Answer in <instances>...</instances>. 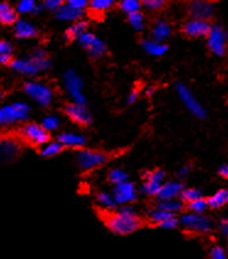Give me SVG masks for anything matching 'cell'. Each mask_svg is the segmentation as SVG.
Here are the masks:
<instances>
[{"label":"cell","instance_id":"obj_50","mask_svg":"<svg viewBox=\"0 0 228 259\" xmlns=\"http://www.w3.org/2000/svg\"><path fill=\"white\" fill-rule=\"evenodd\" d=\"M43 9H44L43 5L37 4V7L35 8V10H33V13H32V14H39V13H41V11H43Z\"/></svg>","mask_w":228,"mask_h":259},{"label":"cell","instance_id":"obj_10","mask_svg":"<svg viewBox=\"0 0 228 259\" xmlns=\"http://www.w3.org/2000/svg\"><path fill=\"white\" fill-rule=\"evenodd\" d=\"M117 205H129L138 197V190L132 182L127 181L124 183L114 186L112 193Z\"/></svg>","mask_w":228,"mask_h":259},{"label":"cell","instance_id":"obj_16","mask_svg":"<svg viewBox=\"0 0 228 259\" xmlns=\"http://www.w3.org/2000/svg\"><path fill=\"white\" fill-rule=\"evenodd\" d=\"M20 152V145L15 139H0V161L9 162L16 159Z\"/></svg>","mask_w":228,"mask_h":259},{"label":"cell","instance_id":"obj_36","mask_svg":"<svg viewBox=\"0 0 228 259\" xmlns=\"http://www.w3.org/2000/svg\"><path fill=\"white\" fill-rule=\"evenodd\" d=\"M13 47L9 42L0 41V64H10Z\"/></svg>","mask_w":228,"mask_h":259},{"label":"cell","instance_id":"obj_15","mask_svg":"<svg viewBox=\"0 0 228 259\" xmlns=\"http://www.w3.org/2000/svg\"><path fill=\"white\" fill-rule=\"evenodd\" d=\"M65 115H67L73 122L80 125H88L92 121V116L88 110L82 105L69 103L65 107Z\"/></svg>","mask_w":228,"mask_h":259},{"label":"cell","instance_id":"obj_5","mask_svg":"<svg viewBox=\"0 0 228 259\" xmlns=\"http://www.w3.org/2000/svg\"><path fill=\"white\" fill-rule=\"evenodd\" d=\"M176 91L177 95H178L179 99L182 101V103L184 105V107L192 113L193 116H195L196 118L204 119L206 117V111L202 107V105L199 102V99L194 96V93L190 91L189 87L185 86L182 82H178L176 85Z\"/></svg>","mask_w":228,"mask_h":259},{"label":"cell","instance_id":"obj_35","mask_svg":"<svg viewBox=\"0 0 228 259\" xmlns=\"http://www.w3.org/2000/svg\"><path fill=\"white\" fill-rule=\"evenodd\" d=\"M108 181L113 184V186H118V184L124 183L128 181V175L124 170L122 169H113L108 173Z\"/></svg>","mask_w":228,"mask_h":259},{"label":"cell","instance_id":"obj_33","mask_svg":"<svg viewBox=\"0 0 228 259\" xmlns=\"http://www.w3.org/2000/svg\"><path fill=\"white\" fill-rule=\"evenodd\" d=\"M63 147L64 146H63L58 140L50 141V143L44 144L43 146H42L41 153L43 156H45V158H53V156L59 155V153L63 151Z\"/></svg>","mask_w":228,"mask_h":259},{"label":"cell","instance_id":"obj_41","mask_svg":"<svg viewBox=\"0 0 228 259\" xmlns=\"http://www.w3.org/2000/svg\"><path fill=\"white\" fill-rule=\"evenodd\" d=\"M59 119L54 116H47L44 117L43 121H42V127L44 128L47 132H53V130L58 129L59 127Z\"/></svg>","mask_w":228,"mask_h":259},{"label":"cell","instance_id":"obj_51","mask_svg":"<svg viewBox=\"0 0 228 259\" xmlns=\"http://www.w3.org/2000/svg\"><path fill=\"white\" fill-rule=\"evenodd\" d=\"M155 87H149V89L146 90V93L147 95H152V93H155Z\"/></svg>","mask_w":228,"mask_h":259},{"label":"cell","instance_id":"obj_38","mask_svg":"<svg viewBox=\"0 0 228 259\" xmlns=\"http://www.w3.org/2000/svg\"><path fill=\"white\" fill-rule=\"evenodd\" d=\"M207 208H209L207 200L204 198L194 200L192 203H188V210H189V213H194V214H205Z\"/></svg>","mask_w":228,"mask_h":259},{"label":"cell","instance_id":"obj_3","mask_svg":"<svg viewBox=\"0 0 228 259\" xmlns=\"http://www.w3.org/2000/svg\"><path fill=\"white\" fill-rule=\"evenodd\" d=\"M179 225L185 231L194 233H207L212 230V220L205 214H194V213H185L179 219Z\"/></svg>","mask_w":228,"mask_h":259},{"label":"cell","instance_id":"obj_44","mask_svg":"<svg viewBox=\"0 0 228 259\" xmlns=\"http://www.w3.org/2000/svg\"><path fill=\"white\" fill-rule=\"evenodd\" d=\"M158 226L162 227V229H166V230H175L179 226V219H177L176 216H170V218L166 219L163 223L159 224Z\"/></svg>","mask_w":228,"mask_h":259},{"label":"cell","instance_id":"obj_14","mask_svg":"<svg viewBox=\"0 0 228 259\" xmlns=\"http://www.w3.org/2000/svg\"><path fill=\"white\" fill-rule=\"evenodd\" d=\"M211 24L206 20L189 19L183 25V32L187 36L194 37V38H201L209 35Z\"/></svg>","mask_w":228,"mask_h":259},{"label":"cell","instance_id":"obj_56","mask_svg":"<svg viewBox=\"0 0 228 259\" xmlns=\"http://www.w3.org/2000/svg\"><path fill=\"white\" fill-rule=\"evenodd\" d=\"M90 2H91V0H90Z\"/></svg>","mask_w":228,"mask_h":259},{"label":"cell","instance_id":"obj_42","mask_svg":"<svg viewBox=\"0 0 228 259\" xmlns=\"http://www.w3.org/2000/svg\"><path fill=\"white\" fill-rule=\"evenodd\" d=\"M210 259H228L226 248L221 246H213L210 249Z\"/></svg>","mask_w":228,"mask_h":259},{"label":"cell","instance_id":"obj_6","mask_svg":"<svg viewBox=\"0 0 228 259\" xmlns=\"http://www.w3.org/2000/svg\"><path fill=\"white\" fill-rule=\"evenodd\" d=\"M63 81H64V86L69 93L70 98L73 99V103L82 105L85 106L86 103V98H85L84 93H82V79L80 78L78 72L69 69L67 70L63 76Z\"/></svg>","mask_w":228,"mask_h":259},{"label":"cell","instance_id":"obj_1","mask_svg":"<svg viewBox=\"0 0 228 259\" xmlns=\"http://www.w3.org/2000/svg\"><path fill=\"white\" fill-rule=\"evenodd\" d=\"M105 226L116 235H129L141 226V220L135 210L129 205H123L118 212L109 213L104 218Z\"/></svg>","mask_w":228,"mask_h":259},{"label":"cell","instance_id":"obj_26","mask_svg":"<svg viewBox=\"0 0 228 259\" xmlns=\"http://www.w3.org/2000/svg\"><path fill=\"white\" fill-rule=\"evenodd\" d=\"M87 26H88V25H87L86 21H81V20H79V21H75L67 30V32H65V37H67L68 41L79 39L80 37H81L87 31Z\"/></svg>","mask_w":228,"mask_h":259},{"label":"cell","instance_id":"obj_25","mask_svg":"<svg viewBox=\"0 0 228 259\" xmlns=\"http://www.w3.org/2000/svg\"><path fill=\"white\" fill-rule=\"evenodd\" d=\"M157 208L164 210V212L169 213V214L176 215L181 213L184 208V203L181 200V198L177 199H164V200H159L157 203Z\"/></svg>","mask_w":228,"mask_h":259},{"label":"cell","instance_id":"obj_2","mask_svg":"<svg viewBox=\"0 0 228 259\" xmlns=\"http://www.w3.org/2000/svg\"><path fill=\"white\" fill-rule=\"evenodd\" d=\"M30 106L25 102H15L0 106V125L7 127L24 122L30 117Z\"/></svg>","mask_w":228,"mask_h":259},{"label":"cell","instance_id":"obj_32","mask_svg":"<svg viewBox=\"0 0 228 259\" xmlns=\"http://www.w3.org/2000/svg\"><path fill=\"white\" fill-rule=\"evenodd\" d=\"M128 21H129L130 26H132L134 30L140 32L146 26V21H145V16L141 11H136V13L130 14L128 15Z\"/></svg>","mask_w":228,"mask_h":259},{"label":"cell","instance_id":"obj_18","mask_svg":"<svg viewBox=\"0 0 228 259\" xmlns=\"http://www.w3.org/2000/svg\"><path fill=\"white\" fill-rule=\"evenodd\" d=\"M10 67L11 69L15 70L16 73L22 74V75H26V76H36L37 74H39V72H41L31 58L11 61Z\"/></svg>","mask_w":228,"mask_h":259},{"label":"cell","instance_id":"obj_13","mask_svg":"<svg viewBox=\"0 0 228 259\" xmlns=\"http://www.w3.org/2000/svg\"><path fill=\"white\" fill-rule=\"evenodd\" d=\"M164 172L162 170H155L147 173L145 178V183L142 184L141 192L150 197H157L162 184L164 183Z\"/></svg>","mask_w":228,"mask_h":259},{"label":"cell","instance_id":"obj_37","mask_svg":"<svg viewBox=\"0 0 228 259\" xmlns=\"http://www.w3.org/2000/svg\"><path fill=\"white\" fill-rule=\"evenodd\" d=\"M202 198V193L196 188H187V189H183L181 194V200L183 203H192L194 200H198V199Z\"/></svg>","mask_w":228,"mask_h":259},{"label":"cell","instance_id":"obj_30","mask_svg":"<svg viewBox=\"0 0 228 259\" xmlns=\"http://www.w3.org/2000/svg\"><path fill=\"white\" fill-rule=\"evenodd\" d=\"M30 58L32 59L33 63H35V64L37 65V68H38L41 72L42 70H48L50 68V61L44 50H42V49L33 50V53L31 54Z\"/></svg>","mask_w":228,"mask_h":259},{"label":"cell","instance_id":"obj_8","mask_svg":"<svg viewBox=\"0 0 228 259\" xmlns=\"http://www.w3.org/2000/svg\"><path fill=\"white\" fill-rule=\"evenodd\" d=\"M22 139L28 144L35 146H43L49 141V132L44 129L41 124L28 123L25 124L20 130Z\"/></svg>","mask_w":228,"mask_h":259},{"label":"cell","instance_id":"obj_4","mask_svg":"<svg viewBox=\"0 0 228 259\" xmlns=\"http://www.w3.org/2000/svg\"><path fill=\"white\" fill-rule=\"evenodd\" d=\"M207 47L216 57H223L227 52L228 35L221 25H211L209 35L206 36Z\"/></svg>","mask_w":228,"mask_h":259},{"label":"cell","instance_id":"obj_55","mask_svg":"<svg viewBox=\"0 0 228 259\" xmlns=\"http://www.w3.org/2000/svg\"><path fill=\"white\" fill-rule=\"evenodd\" d=\"M226 250H227V254H228V246H227V248H226Z\"/></svg>","mask_w":228,"mask_h":259},{"label":"cell","instance_id":"obj_39","mask_svg":"<svg viewBox=\"0 0 228 259\" xmlns=\"http://www.w3.org/2000/svg\"><path fill=\"white\" fill-rule=\"evenodd\" d=\"M37 7L36 0H20L16 11L20 14H30L33 13L35 8Z\"/></svg>","mask_w":228,"mask_h":259},{"label":"cell","instance_id":"obj_27","mask_svg":"<svg viewBox=\"0 0 228 259\" xmlns=\"http://www.w3.org/2000/svg\"><path fill=\"white\" fill-rule=\"evenodd\" d=\"M207 205L211 209H219L228 204V189H219L215 194L206 199Z\"/></svg>","mask_w":228,"mask_h":259},{"label":"cell","instance_id":"obj_43","mask_svg":"<svg viewBox=\"0 0 228 259\" xmlns=\"http://www.w3.org/2000/svg\"><path fill=\"white\" fill-rule=\"evenodd\" d=\"M67 5H69L73 9L84 11L86 8H88V4H90V0H67L65 3Z\"/></svg>","mask_w":228,"mask_h":259},{"label":"cell","instance_id":"obj_28","mask_svg":"<svg viewBox=\"0 0 228 259\" xmlns=\"http://www.w3.org/2000/svg\"><path fill=\"white\" fill-rule=\"evenodd\" d=\"M96 203L102 210H105L108 213H112L117 208V203L113 195L105 192H101L96 195Z\"/></svg>","mask_w":228,"mask_h":259},{"label":"cell","instance_id":"obj_17","mask_svg":"<svg viewBox=\"0 0 228 259\" xmlns=\"http://www.w3.org/2000/svg\"><path fill=\"white\" fill-rule=\"evenodd\" d=\"M183 184L178 181H168L162 184L161 189H159L157 197L159 200H164V199H177L181 198L182 192H183Z\"/></svg>","mask_w":228,"mask_h":259},{"label":"cell","instance_id":"obj_34","mask_svg":"<svg viewBox=\"0 0 228 259\" xmlns=\"http://www.w3.org/2000/svg\"><path fill=\"white\" fill-rule=\"evenodd\" d=\"M119 8L122 11H124L125 14L130 15V14L136 13V11H140L141 0H119Z\"/></svg>","mask_w":228,"mask_h":259},{"label":"cell","instance_id":"obj_40","mask_svg":"<svg viewBox=\"0 0 228 259\" xmlns=\"http://www.w3.org/2000/svg\"><path fill=\"white\" fill-rule=\"evenodd\" d=\"M167 0H141V5L150 11H158L163 9Z\"/></svg>","mask_w":228,"mask_h":259},{"label":"cell","instance_id":"obj_54","mask_svg":"<svg viewBox=\"0 0 228 259\" xmlns=\"http://www.w3.org/2000/svg\"><path fill=\"white\" fill-rule=\"evenodd\" d=\"M211 2H222V0H211Z\"/></svg>","mask_w":228,"mask_h":259},{"label":"cell","instance_id":"obj_45","mask_svg":"<svg viewBox=\"0 0 228 259\" xmlns=\"http://www.w3.org/2000/svg\"><path fill=\"white\" fill-rule=\"evenodd\" d=\"M65 3H67V0H45L44 4H45V8H48V9L56 10L59 9L62 5H64Z\"/></svg>","mask_w":228,"mask_h":259},{"label":"cell","instance_id":"obj_52","mask_svg":"<svg viewBox=\"0 0 228 259\" xmlns=\"http://www.w3.org/2000/svg\"><path fill=\"white\" fill-rule=\"evenodd\" d=\"M3 98H4V93H3L2 91H0V102L3 101Z\"/></svg>","mask_w":228,"mask_h":259},{"label":"cell","instance_id":"obj_20","mask_svg":"<svg viewBox=\"0 0 228 259\" xmlns=\"http://www.w3.org/2000/svg\"><path fill=\"white\" fill-rule=\"evenodd\" d=\"M84 11H79L70 8L69 5L64 4L62 5L59 9L55 10V18L61 21H69V22H75L79 21L80 18L82 16Z\"/></svg>","mask_w":228,"mask_h":259},{"label":"cell","instance_id":"obj_29","mask_svg":"<svg viewBox=\"0 0 228 259\" xmlns=\"http://www.w3.org/2000/svg\"><path fill=\"white\" fill-rule=\"evenodd\" d=\"M117 4V0H91L88 8L93 14H103Z\"/></svg>","mask_w":228,"mask_h":259},{"label":"cell","instance_id":"obj_11","mask_svg":"<svg viewBox=\"0 0 228 259\" xmlns=\"http://www.w3.org/2000/svg\"><path fill=\"white\" fill-rule=\"evenodd\" d=\"M79 43L81 44L82 48L87 50V53L90 54L93 58H99L105 53V44L101 38L93 35L91 32H85L80 38L78 39Z\"/></svg>","mask_w":228,"mask_h":259},{"label":"cell","instance_id":"obj_48","mask_svg":"<svg viewBox=\"0 0 228 259\" xmlns=\"http://www.w3.org/2000/svg\"><path fill=\"white\" fill-rule=\"evenodd\" d=\"M218 173L219 176H222V177L228 178V165H222V166H219Z\"/></svg>","mask_w":228,"mask_h":259},{"label":"cell","instance_id":"obj_46","mask_svg":"<svg viewBox=\"0 0 228 259\" xmlns=\"http://www.w3.org/2000/svg\"><path fill=\"white\" fill-rule=\"evenodd\" d=\"M190 170H192V167H190L189 165H187V166L182 167V169L178 171V177H179V178L187 177V176L190 173Z\"/></svg>","mask_w":228,"mask_h":259},{"label":"cell","instance_id":"obj_19","mask_svg":"<svg viewBox=\"0 0 228 259\" xmlns=\"http://www.w3.org/2000/svg\"><path fill=\"white\" fill-rule=\"evenodd\" d=\"M58 141L64 147H70V149H80L86 144V139L78 133H62L58 136Z\"/></svg>","mask_w":228,"mask_h":259},{"label":"cell","instance_id":"obj_31","mask_svg":"<svg viewBox=\"0 0 228 259\" xmlns=\"http://www.w3.org/2000/svg\"><path fill=\"white\" fill-rule=\"evenodd\" d=\"M170 216H176V215L169 214V213L164 212V210L159 209V208H157V206H156L155 209H151L150 212L147 213V219H149L150 223L153 225H157V226L161 223H163L166 219L170 218Z\"/></svg>","mask_w":228,"mask_h":259},{"label":"cell","instance_id":"obj_21","mask_svg":"<svg viewBox=\"0 0 228 259\" xmlns=\"http://www.w3.org/2000/svg\"><path fill=\"white\" fill-rule=\"evenodd\" d=\"M15 35L18 38L25 39V38H32L37 35L36 27L33 26L32 24H30L28 21H25V20H18L15 22Z\"/></svg>","mask_w":228,"mask_h":259},{"label":"cell","instance_id":"obj_47","mask_svg":"<svg viewBox=\"0 0 228 259\" xmlns=\"http://www.w3.org/2000/svg\"><path fill=\"white\" fill-rule=\"evenodd\" d=\"M219 230H221V232L223 233L226 237H228V219L227 220L222 221V223L219 224Z\"/></svg>","mask_w":228,"mask_h":259},{"label":"cell","instance_id":"obj_23","mask_svg":"<svg viewBox=\"0 0 228 259\" xmlns=\"http://www.w3.org/2000/svg\"><path fill=\"white\" fill-rule=\"evenodd\" d=\"M18 21V14L8 3H0V22L3 25H15Z\"/></svg>","mask_w":228,"mask_h":259},{"label":"cell","instance_id":"obj_22","mask_svg":"<svg viewBox=\"0 0 228 259\" xmlns=\"http://www.w3.org/2000/svg\"><path fill=\"white\" fill-rule=\"evenodd\" d=\"M172 33V27L164 20H158L156 21L155 26L152 27V39L158 42L166 41L168 37Z\"/></svg>","mask_w":228,"mask_h":259},{"label":"cell","instance_id":"obj_24","mask_svg":"<svg viewBox=\"0 0 228 259\" xmlns=\"http://www.w3.org/2000/svg\"><path fill=\"white\" fill-rule=\"evenodd\" d=\"M142 48L145 49V52L153 57L163 56L168 49L166 44L162 43V42L155 41V39H145V41L142 42Z\"/></svg>","mask_w":228,"mask_h":259},{"label":"cell","instance_id":"obj_12","mask_svg":"<svg viewBox=\"0 0 228 259\" xmlns=\"http://www.w3.org/2000/svg\"><path fill=\"white\" fill-rule=\"evenodd\" d=\"M213 4L211 0H190L188 5V13H189L190 19H199V20H209L212 18Z\"/></svg>","mask_w":228,"mask_h":259},{"label":"cell","instance_id":"obj_9","mask_svg":"<svg viewBox=\"0 0 228 259\" xmlns=\"http://www.w3.org/2000/svg\"><path fill=\"white\" fill-rule=\"evenodd\" d=\"M76 160H78L79 166L82 170L88 171L97 169V167L104 165V162L107 161V156L103 152L96 151V150H80L76 156Z\"/></svg>","mask_w":228,"mask_h":259},{"label":"cell","instance_id":"obj_53","mask_svg":"<svg viewBox=\"0 0 228 259\" xmlns=\"http://www.w3.org/2000/svg\"><path fill=\"white\" fill-rule=\"evenodd\" d=\"M36 2H39V3H45V0H36Z\"/></svg>","mask_w":228,"mask_h":259},{"label":"cell","instance_id":"obj_49","mask_svg":"<svg viewBox=\"0 0 228 259\" xmlns=\"http://www.w3.org/2000/svg\"><path fill=\"white\" fill-rule=\"evenodd\" d=\"M136 99H138V91H132V92L129 93V96H128V98H127L128 103H134Z\"/></svg>","mask_w":228,"mask_h":259},{"label":"cell","instance_id":"obj_7","mask_svg":"<svg viewBox=\"0 0 228 259\" xmlns=\"http://www.w3.org/2000/svg\"><path fill=\"white\" fill-rule=\"evenodd\" d=\"M24 91L39 106L47 107L53 99V90L39 81H28L24 85Z\"/></svg>","mask_w":228,"mask_h":259}]
</instances>
